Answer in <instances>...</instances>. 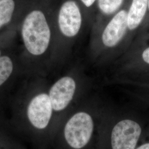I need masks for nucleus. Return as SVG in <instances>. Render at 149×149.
<instances>
[{"instance_id": "obj_6", "label": "nucleus", "mask_w": 149, "mask_h": 149, "mask_svg": "<svg viewBox=\"0 0 149 149\" xmlns=\"http://www.w3.org/2000/svg\"><path fill=\"white\" fill-rule=\"evenodd\" d=\"M83 17L80 5L74 0H67L61 5L58 15L60 32L65 37L74 38L80 33Z\"/></svg>"}, {"instance_id": "obj_9", "label": "nucleus", "mask_w": 149, "mask_h": 149, "mask_svg": "<svg viewBox=\"0 0 149 149\" xmlns=\"http://www.w3.org/2000/svg\"><path fill=\"white\" fill-rule=\"evenodd\" d=\"M125 0H97L96 4L102 16L109 17L114 16L123 8Z\"/></svg>"}, {"instance_id": "obj_12", "label": "nucleus", "mask_w": 149, "mask_h": 149, "mask_svg": "<svg viewBox=\"0 0 149 149\" xmlns=\"http://www.w3.org/2000/svg\"><path fill=\"white\" fill-rule=\"evenodd\" d=\"M141 58L144 63L149 65V47L143 50L141 54Z\"/></svg>"}, {"instance_id": "obj_7", "label": "nucleus", "mask_w": 149, "mask_h": 149, "mask_svg": "<svg viewBox=\"0 0 149 149\" xmlns=\"http://www.w3.org/2000/svg\"><path fill=\"white\" fill-rule=\"evenodd\" d=\"M53 109L48 93H40L34 96L27 107V117L34 128H47L53 114Z\"/></svg>"}, {"instance_id": "obj_17", "label": "nucleus", "mask_w": 149, "mask_h": 149, "mask_svg": "<svg viewBox=\"0 0 149 149\" xmlns=\"http://www.w3.org/2000/svg\"><path fill=\"white\" fill-rule=\"evenodd\" d=\"M0 1H1V0H0Z\"/></svg>"}, {"instance_id": "obj_2", "label": "nucleus", "mask_w": 149, "mask_h": 149, "mask_svg": "<svg viewBox=\"0 0 149 149\" xmlns=\"http://www.w3.org/2000/svg\"><path fill=\"white\" fill-rule=\"evenodd\" d=\"M96 125L93 112L81 109L74 113L65 124L64 135L66 143L74 149H81L89 143Z\"/></svg>"}, {"instance_id": "obj_4", "label": "nucleus", "mask_w": 149, "mask_h": 149, "mask_svg": "<svg viewBox=\"0 0 149 149\" xmlns=\"http://www.w3.org/2000/svg\"><path fill=\"white\" fill-rule=\"evenodd\" d=\"M111 133L112 149H135L142 133L138 123L128 118H122L113 123Z\"/></svg>"}, {"instance_id": "obj_10", "label": "nucleus", "mask_w": 149, "mask_h": 149, "mask_svg": "<svg viewBox=\"0 0 149 149\" xmlns=\"http://www.w3.org/2000/svg\"><path fill=\"white\" fill-rule=\"evenodd\" d=\"M15 7V3L13 0L0 1V28L10 22Z\"/></svg>"}, {"instance_id": "obj_8", "label": "nucleus", "mask_w": 149, "mask_h": 149, "mask_svg": "<svg viewBox=\"0 0 149 149\" xmlns=\"http://www.w3.org/2000/svg\"><path fill=\"white\" fill-rule=\"evenodd\" d=\"M148 12V0H131L127 9L129 32L136 31L145 18Z\"/></svg>"}, {"instance_id": "obj_1", "label": "nucleus", "mask_w": 149, "mask_h": 149, "mask_svg": "<svg viewBox=\"0 0 149 149\" xmlns=\"http://www.w3.org/2000/svg\"><path fill=\"white\" fill-rule=\"evenodd\" d=\"M22 34L24 45L29 53L39 56L47 50L51 39V31L43 12L34 10L26 17Z\"/></svg>"}, {"instance_id": "obj_14", "label": "nucleus", "mask_w": 149, "mask_h": 149, "mask_svg": "<svg viewBox=\"0 0 149 149\" xmlns=\"http://www.w3.org/2000/svg\"><path fill=\"white\" fill-rule=\"evenodd\" d=\"M135 149H149V143L143 144Z\"/></svg>"}, {"instance_id": "obj_3", "label": "nucleus", "mask_w": 149, "mask_h": 149, "mask_svg": "<svg viewBox=\"0 0 149 149\" xmlns=\"http://www.w3.org/2000/svg\"><path fill=\"white\" fill-rule=\"evenodd\" d=\"M129 32L127 24V9L123 8L112 16L101 33L98 54L111 53L120 47Z\"/></svg>"}, {"instance_id": "obj_5", "label": "nucleus", "mask_w": 149, "mask_h": 149, "mask_svg": "<svg viewBox=\"0 0 149 149\" xmlns=\"http://www.w3.org/2000/svg\"><path fill=\"white\" fill-rule=\"evenodd\" d=\"M78 88L77 80L72 76H65L57 80L48 93L54 112H63L69 106L76 97Z\"/></svg>"}, {"instance_id": "obj_11", "label": "nucleus", "mask_w": 149, "mask_h": 149, "mask_svg": "<svg viewBox=\"0 0 149 149\" xmlns=\"http://www.w3.org/2000/svg\"><path fill=\"white\" fill-rule=\"evenodd\" d=\"M13 64L7 56H0V86L10 77L13 72Z\"/></svg>"}, {"instance_id": "obj_13", "label": "nucleus", "mask_w": 149, "mask_h": 149, "mask_svg": "<svg viewBox=\"0 0 149 149\" xmlns=\"http://www.w3.org/2000/svg\"><path fill=\"white\" fill-rule=\"evenodd\" d=\"M80 1L84 7L88 8L96 3L97 0H80Z\"/></svg>"}, {"instance_id": "obj_16", "label": "nucleus", "mask_w": 149, "mask_h": 149, "mask_svg": "<svg viewBox=\"0 0 149 149\" xmlns=\"http://www.w3.org/2000/svg\"><path fill=\"white\" fill-rule=\"evenodd\" d=\"M0 56H1V50H0Z\"/></svg>"}, {"instance_id": "obj_15", "label": "nucleus", "mask_w": 149, "mask_h": 149, "mask_svg": "<svg viewBox=\"0 0 149 149\" xmlns=\"http://www.w3.org/2000/svg\"><path fill=\"white\" fill-rule=\"evenodd\" d=\"M148 12H149V0H148Z\"/></svg>"}]
</instances>
